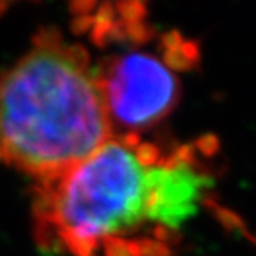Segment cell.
Instances as JSON below:
<instances>
[{
  "label": "cell",
  "instance_id": "obj_1",
  "mask_svg": "<svg viewBox=\"0 0 256 256\" xmlns=\"http://www.w3.org/2000/svg\"><path fill=\"white\" fill-rule=\"evenodd\" d=\"M96 68L80 44L42 30L0 70V163L35 183L64 175L114 136Z\"/></svg>",
  "mask_w": 256,
  "mask_h": 256
},
{
  "label": "cell",
  "instance_id": "obj_2",
  "mask_svg": "<svg viewBox=\"0 0 256 256\" xmlns=\"http://www.w3.org/2000/svg\"><path fill=\"white\" fill-rule=\"evenodd\" d=\"M170 148L142 135H114L64 175L35 183L34 222L40 246L100 256L112 246L168 243L163 175Z\"/></svg>",
  "mask_w": 256,
  "mask_h": 256
},
{
  "label": "cell",
  "instance_id": "obj_3",
  "mask_svg": "<svg viewBox=\"0 0 256 256\" xmlns=\"http://www.w3.org/2000/svg\"><path fill=\"white\" fill-rule=\"evenodd\" d=\"M95 68L115 135H140L170 115L180 98L170 50L163 57L145 50L112 54Z\"/></svg>",
  "mask_w": 256,
  "mask_h": 256
},
{
  "label": "cell",
  "instance_id": "obj_4",
  "mask_svg": "<svg viewBox=\"0 0 256 256\" xmlns=\"http://www.w3.org/2000/svg\"><path fill=\"white\" fill-rule=\"evenodd\" d=\"M128 256H173V254L166 243L148 242V243L140 244V248L136 246Z\"/></svg>",
  "mask_w": 256,
  "mask_h": 256
}]
</instances>
